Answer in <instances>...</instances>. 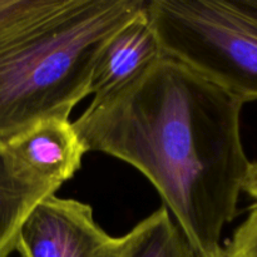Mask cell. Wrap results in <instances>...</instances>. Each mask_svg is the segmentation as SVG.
<instances>
[{
	"label": "cell",
	"instance_id": "6da1fadb",
	"mask_svg": "<svg viewBox=\"0 0 257 257\" xmlns=\"http://www.w3.org/2000/svg\"><path fill=\"white\" fill-rule=\"evenodd\" d=\"M245 103L163 54L138 79L74 122L85 150L146 176L198 257L215 255L235 218L251 162L241 138Z\"/></svg>",
	"mask_w": 257,
	"mask_h": 257
},
{
	"label": "cell",
	"instance_id": "8fae6325",
	"mask_svg": "<svg viewBox=\"0 0 257 257\" xmlns=\"http://www.w3.org/2000/svg\"><path fill=\"white\" fill-rule=\"evenodd\" d=\"M243 191L255 200V205L257 206V162H251L250 170H248L247 177L243 185Z\"/></svg>",
	"mask_w": 257,
	"mask_h": 257
},
{
	"label": "cell",
	"instance_id": "8992f818",
	"mask_svg": "<svg viewBox=\"0 0 257 257\" xmlns=\"http://www.w3.org/2000/svg\"><path fill=\"white\" fill-rule=\"evenodd\" d=\"M163 54L147 8L115 33L100 52L90 80L92 103L102 102L130 85Z\"/></svg>",
	"mask_w": 257,
	"mask_h": 257
},
{
	"label": "cell",
	"instance_id": "52a82bcc",
	"mask_svg": "<svg viewBox=\"0 0 257 257\" xmlns=\"http://www.w3.org/2000/svg\"><path fill=\"white\" fill-rule=\"evenodd\" d=\"M57 191L28 175L0 141V257L17 251L20 228L29 213Z\"/></svg>",
	"mask_w": 257,
	"mask_h": 257
},
{
	"label": "cell",
	"instance_id": "7c38bea8",
	"mask_svg": "<svg viewBox=\"0 0 257 257\" xmlns=\"http://www.w3.org/2000/svg\"><path fill=\"white\" fill-rule=\"evenodd\" d=\"M206 257H226V253H225V250H222V251H220V252L215 253V255L206 256Z\"/></svg>",
	"mask_w": 257,
	"mask_h": 257
},
{
	"label": "cell",
	"instance_id": "ba28073f",
	"mask_svg": "<svg viewBox=\"0 0 257 257\" xmlns=\"http://www.w3.org/2000/svg\"><path fill=\"white\" fill-rule=\"evenodd\" d=\"M123 238L120 257H198L166 206L141 221Z\"/></svg>",
	"mask_w": 257,
	"mask_h": 257
},
{
	"label": "cell",
	"instance_id": "7a4b0ae2",
	"mask_svg": "<svg viewBox=\"0 0 257 257\" xmlns=\"http://www.w3.org/2000/svg\"><path fill=\"white\" fill-rule=\"evenodd\" d=\"M148 4L95 0L40 24L0 29V141L9 142L44 119H69L89 95L104 45Z\"/></svg>",
	"mask_w": 257,
	"mask_h": 257
},
{
	"label": "cell",
	"instance_id": "3957f363",
	"mask_svg": "<svg viewBox=\"0 0 257 257\" xmlns=\"http://www.w3.org/2000/svg\"><path fill=\"white\" fill-rule=\"evenodd\" d=\"M163 53L242 100H257V4L251 0H150Z\"/></svg>",
	"mask_w": 257,
	"mask_h": 257
},
{
	"label": "cell",
	"instance_id": "277c9868",
	"mask_svg": "<svg viewBox=\"0 0 257 257\" xmlns=\"http://www.w3.org/2000/svg\"><path fill=\"white\" fill-rule=\"evenodd\" d=\"M124 238L112 237L87 203L50 195L32 210L20 228L22 257H120Z\"/></svg>",
	"mask_w": 257,
	"mask_h": 257
},
{
	"label": "cell",
	"instance_id": "4fadbf2b",
	"mask_svg": "<svg viewBox=\"0 0 257 257\" xmlns=\"http://www.w3.org/2000/svg\"><path fill=\"white\" fill-rule=\"evenodd\" d=\"M251 2H253V3H256V4H257V0H251Z\"/></svg>",
	"mask_w": 257,
	"mask_h": 257
},
{
	"label": "cell",
	"instance_id": "5b68a950",
	"mask_svg": "<svg viewBox=\"0 0 257 257\" xmlns=\"http://www.w3.org/2000/svg\"><path fill=\"white\" fill-rule=\"evenodd\" d=\"M5 143L28 175L55 190L80 170L87 152L74 123L57 117L37 123Z\"/></svg>",
	"mask_w": 257,
	"mask_h": 257
},
{
	"label": "cell",
	"instance_id": "30bf717a",
	"mask_svg": "<svg viewBox=\"0 0 257 257\" xmlns=\"http://www.w3.org/2000/svg\"><path fill=\"white\" fill-rule=\"evenodd\" d=\"M226 257H257V206L226 243Z\"/></svg>",
	"mask_w": 257,
	"mask_h": 257
},
{
	"label": "cell",
	"instance_id": "9c48e42d",
	"mask_svg": "<svg viewBox=\"0 0 257 257\" xmlns=\"http://www.w3.org/2000/svg\"><path fill=\"white\" fill-rule=\"evenodd\" d=\"M92 2L94 0H0V23L67 12Z\"/></svg>",
	"mask_w": 257,
	"mask_h": 257
}]
</instances>
